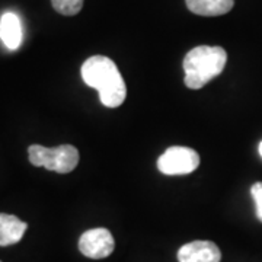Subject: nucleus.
Instances as JSON below:
<instances>
[{"label":"nucleus","instance_id":"nucleus-8","mask_svg":"<svg viewBox=\"0 0 262 262\" xmlns=\"http://www.w3.org/2000/svg\"><path fill=\"white\" fill-rule=\"evenodd\" d=\"M0 38L9 50H18L22 42V25L18 15L6 12L0 18Z\"/></svg>","mask_w":262,"mask_h":262},{"label":"nucleus","instance_id":"nucleus-4","mask_svg":"<svg viewBox=\"0 0 262 262\" xmlns=\"http://www.w3.org/2000/svg\"><path fill=\"white\" fill-rule=\"evenodd\" d=\"M200 166V155L191 147L173 146L158 159V169L165 175H187Z\"/></svg>","mask_w":262,"mask_h":262},{"label":"nucleus","instance_id":"nucleus-6","mask_svg":"<svg viewBox=\"0 0 262 262\" xmlns=\"http://www.w3.org/2000/svg\"><path fill=\"white\" fill-rule=\"evenodd\" d=\"M222 252L214 242L194 241L181 246L178 251L179 262H220Z\"/></svg>","mask_w":262,"mask_h":262},{"label":"nucleus","instance_id":"nucleus-12","mask_svg":"<svg viewBox=\"0 0 262 262\" xmlns=\"http://www.w3.org/2000/svg\"><path fill=\"white\" fill-rule=\"evenodd\" d=\"M259 155H261V158H262V141L259 143Z\"/></svg>","mask_w":262,"mask_h":262},{"label":"nucleus","instance_id":"nucleus-5","mask_svg":"<svg viewBox=\"0 0 262 262\" xmlns=\"http://www.w3.org/2000/svg\"><path fill=\"white\" fill-rule=\"evenodd\" d=\"M115 242L108 229L98 227L84 232L79 239V251L91 259H102L113 253Z\"/></svg>","mask_w":262,"mask_h":262},{"label":"nucleus","instance_id":"nucleus-9","mask_svg":"<svg viewBox=\"0 0 262 262\" xmlns=\"http://www.w3.org/2000/svg\"><path fill=\"white\" fill-rule=\"evenodd\" d=\"M188 9L200 16H220L230 12L234 0H185Z\"/></svg>","mask_w":262,"mask_h":262},{"label":"nucleus","instance_id":"nucleus-1","mask_svg":"<svg viewBox=\"0 0 262 262\" xmlns=\"http://www.w3.org/2000/svg\"><path fill=\"white\" fill-rule=\"evenodd\" d=\"M83 82L99 92L106 108H118L125 101L127 88L117 64L105 56L89 57L80 69Z\"/></svg>","mask_w":262,"mask_h":262},{"label":"nucleus","instance_id":"nucleus-7","mask_svg":"<svg viewBox=\"0 0 262 262\" xmlns=\"http://www.w3.org/2000/svg\"><path fill=\"white\" fill-rule=\"evenodd\" d=\"M28 225L16 215L0 213V246L18 244L24 237Z\"/></svg>","mask_w":262,"mask_h":262},{"label":"nucleus","instance_id":"nucleus-10","mask_svg":"<svg viewBox=\"0 0 262 262\" xmlns=\"http://www.w3.org/2000/svg\"><path fill=\"white\" fill-rule=\"evenodd\" d=\"M51 5L58 13L66 16H73L82 10L83 0H51Z\"/></svg>","mask_w":262,"mask_h":262},{"label":"nucleus","instance_id":"nucleus-3","mask_svg":"<svg viewBox=\"0 0 262 262\" xmlns=\"http://www.w3.org/2000/svg\"><path fill=\"white\" fill-rule=\"evenodd\" d=\"M28 156L34 166H42L57 173H69L79 163V151L70 144H61L53 149L32 144L29 146Z\"/></svg>","mask_w":262,"mask_h":262},{"label":"nucleus","instance_id":"nucleus-13","mask_svg":"<svg viewBox=\"0 0 262 262\" xmlns=\"http://www.w3.org/2000/svg\"><path fill=\"white\" fill-rule=\"evenodd\" d=\"M0 262H2V261H0Z\"/></svg>","mask_w":262,"mask_h":262},{"label":"nucleus","instance_id":"nucleus-11","mask_svg":"<svg viewBox=\"0 0 262 262\" xmlns=\"http://www.w3.org/2000/svg\"><path fill=\"white\" fill-rule=\"evenodd\" d=\"M251 194L256 207V217L259 219V222H262V182L253 184L251 188Z\"/></svg>","mask_w":262,"mask_h":262},{"label":"nucleus","instance_id":"nucleus-2","mask_svg":"<svg viewBox=\"0 0 262 262\" xmlns=\"http://www.w3.org/2000/svg\"><path fill=\"white\" fill-rule=\"evenodd\" d=\"M227 53L222 47L200 46L192 48L184 58L185 86L189 89H201L211 79L225 70Z\"/></svg>","mask_w":262,"mask_h":262}]
</instances>
